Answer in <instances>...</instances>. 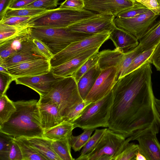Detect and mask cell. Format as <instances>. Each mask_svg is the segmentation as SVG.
Here are the masks:
<instances>
[{"instance_id":"cell-1","label":"cell","mask_w":160,"mask_h":160,"mask_svg":"<svg viewBox=\"0 0 160 160\" xmlns=\"http://www.w3.org/2000/svg\"><path fill=\"white\" fill-rule=\"evenodd\" d=\"M151 63L148 61L116 82L109 128L127 138L160 122L155 105Z\"/></svg>"},{"instance_id":"cell-2","label":"cell","mask_w":160,"mask_h":160,"mask_svg":"<svg viewBox=\"0 0 160 160\" xmlns=\"http://www.w3.org/2000/svg\"><path fill=\"white\" fill-rule=\"evenodd\" d=\"M14 103L16 110L7 122L0 126V132L13 138L43 136L38 101L22 100Z\"/></svg>"},{"instance_id":"cell-3","label":"cell","mask_w":160,"mask_h":160,"mask_svg":"<svg viewBox=\"0 0 160 160\" xmlns=\"http://www.w3.org/2000/svg\"><path fill=\"white\" fill-rule=\"evenodd\" d=\"M83 101L79 94L77 82L72 76H69L62 77L55 82L49 92L40 98L38 102L56 103L63 118Z\"/></svg>"},{"instance_id":"cell-4","label":"cell","mask_w":160,"mask_h":160,"mask_svg":"<svg viewBox=\"0 0 160 160\" xmlns=\"http://www.w3.org/2000/svg\"><path fill=\"white\" fill-rule=\"evenodd\" d=\"M98 13L84 9L75 10L59 7L47 10L32 18L28 22L31 27L65 28L96 16Z\"/></svg>"},{"instance_id":"cell-5","label":"cell","mask_w":160,"mask_h":160,"mask_svg":"<svg viewBox=\"0 0 160 160\" xmlns=\"http://www.w3.org/2000/svg\"><path fill=\"white\" fill-rule=\"evenodd\" d=\"M32 39L42 41L54 55L71 43L87 38L93 34L72 31L68 27L51 28L31 27Z\"/></svg>"},{"instance_id":"cell-6","label":"cell","mask_w":160,"mask_h":160,"mask_svg":"<svg viewBox=\"0 0 160 160\" xmlns=\"http://www.w3.org/2000/svg\"><path fill=\"white\" fill-rule=\"evenodd\" d=\"M113 99L112 90L101 99L92 102L81 116L72 122L75 128L78 127L84 130L99 127L108 128Z\"/></svg>"},{"instance_id":"cell-7","label":"cell","mask_w":160,"mask_h":160,"mask_svg":"<svg viewBox=\"0 0 160 160\" xmlns=\"http://www.w3.org/2000/svg\"><path fill=\"white\" fill-rule=\"evenodd\" d=\"M132 140L123 135L107 128L98 144L90 153L76 160H114Z\"/></svg>"},{"instance_id":"cell-8","label":"cell","mask_w":160,"mask_h":160,"mask_svg":"<svg viewBox=\"0 0 160 160\" xmlns=\"http://www.w3.org/2000/svg\"><path fill=\"white\" fill-rule=\"evenodd\" d=\"M111 32L105 31L82 40L73 42L50 59L51 68L62 64L89 49L101 47L109 39Z\"/></svg>"},{"instance_id":"cell-9","label":"cell","mask_w":160,"mask_h":160,"mask_svg":"<svg viewBox=\"0 0 160 160\" xmlns=\"http://www.w3.org/2000/svg\"><path fill=\"white\" fill-rule=\"evenodd\" d=\"M158 17L149 10L132 18L116 17L114 22L116 27L128 32L139 40L156 25L158 21L156 20Z\"/></svg>"},{"instance_id":"cell-10","label":"cell","mask_w":160,"mask_h":160,"mask_svg":"<svg viewBox=\"0 0 160 160\" xmlns=\"http://www.w3.org/2000/svg\"><path fill=\"white\" fill-rule=\"evenodd\" d=\"M115 17L111 14L98 13L94 17L73 24L68 28L70 31L94 34L105 31L111 32L115 27Z\"/></svg>"},{"instance_id":"cell-11","label":"cell","mask_w":160,"mask_h":160,"mask_svg":"<svg viewBox=\"0 0 160 160\" xmlns=\"http://www.w3.org/2000/svg\"><path fill=\"white\" fill-rule=\"evenodd\" d=\"M117 68L115 67L102 70L84 100L94 102L109 94L117 81Z\"/></svg>"},{"instance_id":"cell-12","label":"cell","mask_w":160,"mask_h":160,"mask_svg":"<svg viewBox=\"0 0 160 160\" xmlns=\"http://www.w3.org/2000/svg\"><path fill=\"white\" fill-rule=\"evenodd\" d=\"M51 68L49 60L43 59L23 62L6 68L15 78L43 75L49 72Z\"/></svg>"},{"instance_id":"cell-13","label":"cell","mask_w":160,"mask_h":160,"mask_svg":"<svg viewBox=\"0 0 160 160\" xmlns=\"http://www.w3.org/2000/svg\"><path fill=\"white\" fill-rule=\"evenodd\" d=\"M40 59L49 60L30 38L22 42L21 48L16 53L0 61V65L7 68L23 62Z\"/></svg>"},{"instance_id":"cell-14","label":"cell","mask_w":160,"mask_h":160,"mask_svg":"<svg viewBox=\"0 0 160 160\" xmlns=\"http://www.w3.org/2000/svg\"><path fill=\"white\" fill-rule=\"evenodd\" d=\"M135 1L130 0H85L84 9L116 17L120 12L132 7Z\"/></svg>"},{"instance_id":"cell-15","label":"cell","mask_w":160,"mask_h":160,"mask_svg":"<svg viewBox=\"0 0 160 160\" xmlns=\"http://www.w3.org/2000/svg\"><path fill=\"white\" fill-rule=\"evenodd\" d=\"M62 78L55 76L51 70L46 74L16 78L14 81L17 84L24 85L33 89L38 93L41 98L47 94L53 84Z\"/></svg>"},{"instance_id":"cell-16","label":"cell","mask_w":160,"mask_h":160,"mask_svg":"<svg viewBox=\"0 0 160 160\" xmlns=\"http://www.w3.org/2000/svg\"><path fill=\"white\" fill-rule=\"evenodd\" d=\"M100 47L86 51L73 59L62 64L52 68L51 70L55 76L61 77L71 76L92 55L98 52Z\"/></svg>"},{"instance_id":"cell-17","label":"cell","mask_w":160,"mask_h":160,"mask_svg":"<svg viewBox=\"0 0 160 160\" xmlns=\"http://www.w3.org/2000/svg\"><path fill=\"white\" fill-rule=\"evenodd\" d=\"M157 134L148 132L139 135L135 139L139 143V151L147 160H160V143Z\"/></svg>"},{"instance_id":"cell-18","label":"cell","mask_w":160,"mask_h":160,"mask_svg":"<svg viewBox=\"0 0 160 160\" xmlns=\"http://www.w3.org/2000/svg\"><path fill=\"white\" fill-rule=\"evenodd\" d=\"M41 126L44 131L62 122L63 120L57 104L54 102H38Z\"/></svg>"},{"instance_id":"cell-19","label":"cell","mask_w":160,"mask_h":160,"mask_svg":"<svg viewBox=\"0 0 160 160\" xmlns=\"http://www.w3.org/2000/svg\"><path fill=\"white\" fill-rule=\"evenodd\" d=\"M17 138L35 149L47 160H61L53 150V140L43 136Z\"/></svg>"},{"instance_id":"cell-20","label":"cell","mask_w":160,"mask_h":160,"mask_svg":"<svg viewBox=\"0 0 160 160\" xmlns=\"http://www.w3.org/2000/svg\"><path fill=\"white\" fill-rule=\"evenodd\" d=\"M109 39L113 42L115 48L126 52L137 47L138 40L133 35L123 29L115 27L111 32Z\"/></svg>"},{"instance_id":"cell-21","label":"cell","mask_w":160,"mask_h":160,"mask_svg":"<svg viewBox=\"0 0 160 160\" xmlns=\"http://www.w3.org/2000/svg\"><path fill=\"white\" fill-rule=\"evenodd\" d=\"M124 53L117 48L113 50H103L99 52L98 64L101 70L108 67H115L117 68L118 71L120 68Z\"/></svg>"},{"instance_id":"cell-22","label":"cell","mask_w":160,"mask_h":160,"mask_svg":"<svg viewBox=\"0 0 160 160\" xmlns=\"http://www.w3.org/2000/svg\"><path fill=\"white\" fill-rule=\"evenodd\" d=\"M101 71L97 63L83 75L77 83L79 94L83 100L92 88Z\"/></svg>"},{"instance_id":"cell-23","label":"cell","mask_w":160,"mask_h":160,"mask_svg":"<svg viewBox=\"0 0 160 160\" xmlns=\"http://www.w3.org/2000/svg\"><path fill=\"white\" fill-rule=\"evenodd\" d=\"M31 31L0 44V61L16 53L21 48L22 42L31 38Z\"/></svg>"},{"instance_id":"cell-24","label":"cell","mask_w":160,"mask_h":160,"mask_svg":"<svg viewBox=\"0 0 160 160\" xmlns=\"http://www.w3.org/2000/svg\"><path fill=\"white\" fill-rule=\"evenodd\" d=\"M74 128L73 123L63 120L59 124L44 131L43 136L53 141L69 138Z\"/></svg>"},{"instance_id":"cell-25","label":"cell","mask_w":160,"mask_h":160,"mask_svg":"<svg viewBox=\"0 0 160 160\" xmlns=\"http://www.w3.org/2000/svg\"><path fill=\"white\" fill-rule=\"evenodd\" d=\"M31 31L29 25L15 26L0 23V44Z\"/></svg>"},{"instance_id":"cell-26","label":"cell","mask_w":160,"mask_h":160,"mask_svg":"<svg viewBox=\"0 0 160 160\" xmlns=\"http://www.w3.org/2000/svg\"><path fill=\"white\" fill-rule=\"evenodd\" d=\"M139 41L138 46L142 52L155 47L160 41V20L158 21L152 30Z\"/></svg>"},{"instance_id":"cell-27","label":"cell","mask_w":160,"mask_h":160,"mask_svg":"<svg viewBox=\"0 0 160 160\" xmlns=\"http://www.w3.org/2000/svg\"><path fill=\"white\" fill-rule=\"evenodd\" d=\"M53 150L61 160H74L71 154L69 138L53 141Z\"/></svg>"},{"instance_id":"cell-28","label":"cell","mask_w":160,"mask_h":160,"mask_svg":"<svg viewBox=\"0 0 160 160\" xmlns=\"http://www.w3.org/2000/svg\"><path fill=\"white\" fill-rule=\"evenodd\" d=\"M14 102L10 100L6 94L0 97V126L7 122L16 111Z\"/></svg>"},{"instance_id":"cell-29","label":"cell","mask_w":160,"mask_h":160,"mask_svg":"<svg viewBox=\"0 0 160 160\" xmlns=\"http://www.w3.org/2000/svg\"><path fill=\"white\" fill-rule=\"evenodd\" d=\"M13 139L20 148L22 152V160H47L42 155L18 138H13Z\"/></svg>"},{"instance_id":"cell-30","label":"cell","mask_w":160,"mask_h":160,"mask_svg":"<svg viewBox=\"0 0 160 160\" xmlns=\"http://www.w3.org/2000/svg\"><path fill=\"white\" fill-rule=\"evenodd\" d=\"M142 52L138 45L136 48L124 53L120 68L118 71L117 81L124 76L125 71L134 58Z\"/></svg>"},{"instance_id":"cell-31","label":"cell","mask_w":160,"mask_h":160,"mask_svg":"<svg viewBox=\"0 0 160 160\" xmlns=\"http://www.w3.org/2000/svg\"><path fill=\"white\" fill-rule=\"evenodd\" d=\"M94 130V129H85L83 132L79 135L74 136L72 134L69 137L71 146L75 152L79 151L83 147Z\"/></svg>"},{"instance_id":"cell-32","label":"cell","mask_w":160,"mask_h":160,"mask_svg":"<svg viewBox=\"0 0 160 160\" xmlns=\"http://www.w3.org/2000/svg\"><path fill=\"white\" fill-rule=\"evenodd\" d=\"M107 128L95 130L94 134L90 137L83 147L80 156V158L92 152L95 148Z\"/></svg>"},{"instance_id":"cell-33","label":"cell","mask_w":160,"mask_h":160,"mask_svg":"<svg viewBox=\"0 0 160 160\" xmlns=\"http://www.w3.org/2000/svg\"><path fill=\"white\" fill-rule=\"evenodd\" d=\"M155 48L144 51L139 54L134 58L130 65L127 69L124 76L136 69L148 60L152 55Z\"/></svg>"},{"instance_id":"cell-34","label":"cell","mask_w":160,"mask_h":160,"mask_svg":"<svg viewBox=\"0 0 160 160\" xmlns=\"http://www.w3.org/2000/svg\"><path fill=\"white\" fill-rule=\"evenodd\" d=\"M99 56V51L94 53L71 76L77 83L83 75L98 63Z\"/></svg>"},{"instance_id":"cell-35","label":"cell","mask_w":160,"mask_h":160,"mask_svg":"<svg viewBox=\"0 0 160 160\" xmlns=\"http://www.w3.org/2000/svg\"><path fill=\"white\" fill-rule=\"evenodd\" d=\"M47 11L41 9L22 8L18 9H11L8 8L6 12L5 16L33 17L40 15Z\"/></svg>"},{"instance_id":"cell-36","label":"cell","mask_w":160,"mask_h":160,"mask_svg":"<svg viewBox=\"0 0 160 160\" xmlns=\"http://www.w3.org/2000/svg\"><path fill=\"white\" fill-rule=\"evenodd\" d=\"M149 10L141 3L135 0L133 6L122 11L116 17L128 18L133 17L146 12Z\"/></svg>"},{"instance_id":"cell-37","label":"cell","mask_w":160,"mask_h":160,"mask_svg":"<svg viewBox=\"0 0 160 160\" xmlns=\"http://www.w3.org/2000/svg\"><path fill=\"white\" fill-rule=\"evenodd\" d=\"M139 151L138 144L129 143L124 149L114 160H134Z\"/></svg>"},{"instance_id":"cell-38","label":"cell","mask_w":160,"mask_h":160,"mask_svg":"<svg viewBox=\"0 0 160 160\" xmlns=\"http://www.w3.org/2000/svg\"><path fill=\"white\" fill-rule=\"evenodd\" d=\"M13 138L0 132V160H9V152Z\"/></svg>"},{"instance_id":"cell-39","label":"cell","mask_w":160,"mask_h":160,"mask_svg":"<svg viewBox=\"0 0 160 160\" xmlns=\"http://www.w3.org/2000/svg\"><path fill=\"white\" fill-rule=\"evenodd\" d=\"M92 102L83 100L64 117L63 120L72 122L81 116L86 107Z\"/></svg>"},{"instance_id":"cell-40","label":"cell","mask_w":160,"mask_h":160,"mask_svg":"<svg viewBox=\"0 0 160 160\" xmlns=\"http://www.w3.org/2000/svg\"><path fill=\"white\" fill-rule=\"evenodd\" d=\"M59 0H36L23 8L41 9L49 10L55 8Z\"/></svg>"},{"instance_id":"cell-41","label":"cell","mask_w":160,"mask_h":160,"mask_svg":"<svg viewBox=\"0 0 160 160\" xmlns=\"http://www.w3.org/2000/svg\"><path fill=\"white\" fill-rule=\"evenodd\" d=\"M32 18L29 17L5 16L0 20V23L11 26H26L28 25V22Z\"/></svg>"},{"instance_id":"cell-42","label":"cell","mask_w":160,"mask_h":160,"mask_svg":"<svg viewBox=\"0 0 160 160\" xmlns=\"http://www.w3.org/2000/svg\"><path fill=\"white\" fill-rule=\"evenodd\" d=\"M15 79L9 73L0 72V97L6 94L10 83Z\"/></svg>"},{"instance_id":"cell-43","label":"cell","mask_w":160,"mask_h":160,"mask_svg":"<svg viewBox=\"0 0 160 160\" xmlns=\"http://www.w3.org/2000/svg\"><path fill=\"white\" fill-rule=\"evenodd\" d=\"M75 10H82L85 7V0H65L59 7Z\"/></svg>"},{"instance_id":"cell-44","label":"cell","mask_w":160,"mask_h":160,"mask_svg":"<svg viewBox=\"0 0 160 160\" xmlns=\"http://www.w3.org/2000/svg\"><path fill=\"white\" fill-rule=\"evenodd\" d=\"M151 11L155 14L160 15V0H136Z\"/></svg>"},{"instance_id":"cell-45","label":"cell","mask_w":160,"mask_h":160,"mask_svg":"<svg viewBox=\"0 0 160 160\" xmlns=\"http://www.w3.org/2000/svg\"><path fill=\"white\" fill-rule=\"evenodd\" d=\"M8 157L9 160H22L20 148L13 139L9 149Z\"/></svg>"},{"instance_id":"cell-46","label":"cell","mask_w":160,"mask_h":160,"mask_svg":"<svg viewBox=\"0 0 160 160\" xmlns=\"http://www.w3.org/2000/svg\"><path fill=\"white\" fill-rule=\"evenodd\" d=\"M157 71H160V41L156 46L154 52L149 59Z\"/></svg>"},{"instance_id":"cell-47","label":"cell","mask_w":160,"mask_h":160,"mask_svg":"<svg viewBox=\"0 0 160 160\" xmlns=\"http://www.w3.org/2000/svg\"><path fill=\"white\" fill-rule=\"evenodd\" d=\"M33 42L39 50L50 59L53 56L48 47L41 40L37 39H32Z\"/></svg>"},{"instance_id":"cell-48","label":"cell","mask_w":160,"mask_h":160,"mask_svg":"<svg viewBox=\"0 0 160 160\" xmlns=\"http://www.w3.org/2000/svg\"><path fill=\"white\" fill-rule=\"evenodd\" d=\"M36 0H13L8 8L11 9L22 8Z\"/></svg>"},{"instance_id":"cell-49","label":"cell","mask_w":160,"mask_h":160,"mask_svg":"<svg viewBox=\"0 0 160 160\" xmlns=\"http://www.w3.org/2000/svg\"><path fill=\"white\" fill-rule=\"evenodd\" d=\"M13 0H0V20L6 15L7 9Z\"/></svg>"},{"instance_id":"cell-50","label":"cell","mask_w":160,"mask_h":160,"mask_svg":"<svg viewBox=\"0 0 160 160\" xmlns=\"http://www.w3.org/2000/svg\"><path fill=\"white\" fill-rule=\"evenodd\" d=\"M135 160H147L145 157L139 151L136 155Z\"/></svg>"},{"instance_id":"cell-51","label":"cell","mask_w":160,"mask_h":160,"mask_svg":"<svg viewBox=\"0 0 160 160\" xmlns=\"http://www.w3.org/2000/svg\"><path fill=\"white\" fill-rule=\"evenodd\" d=\"M155 105L157 110L160 115V99L156 98L155 99Z\"/></svg>"},{"instance_id":"cell-52","label":"cell","mask_w":160,"mask_h":160,"mask_svg":"<svg viewBox=\"0 0 160 160\" xmlns=\"http://www.w3.org/2000/svg\"><path fill=\"white\" fill-rule=\"evenodd\" d=\"M131 0V1H135V0Z\"/></svg>"}]
</instances>
